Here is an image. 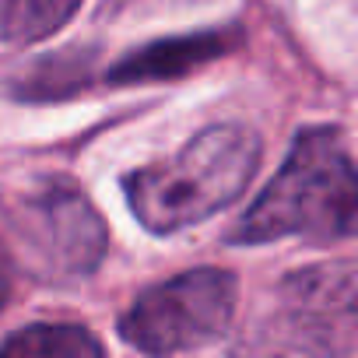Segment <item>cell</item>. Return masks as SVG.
Segmentation results:
<instances>
[{"instance_id": "277c9868", "label": "cell", "mask_w": 358, "mask_h": 358, "mask_svg": "<svg viewBox=\"0 0 358 358\" xmlns=\"http://www.w3.org/2000/svg\"><path fill=\"white\" fill-rule=\"evenodd\" d=\"M239 278L222 267H194L148 285L120 316V337L144 355H179L222 341L236 320Z\"/></svg>"}, {"instance_id": "7a4b0ae2", "label": "cell", "mask_w": 358, "mask_h": 358, "mask_svg": "<svg viewBox=\"0 0 358 358\" xmlns=\"http://www.w3.org/2000/svg\"><path fill=\"white\" fill-rule=\"evenodd\" d=\"M264 144L243 123L201 130L176 155L123 176L134 218L151 236H176L236 204L260 169Z\"/></svg>"}, {"instance_id": "8fae6325", "label": "cell", "mask_w": 358, "mask_h": 358, "mask_svg": "<svg viewBox=\"0 0 358 358\" xmlns=\"http://www.w3.org/2000/svg\"><path fill=\"white\" fill-rule=\"evenodd\" d=\"M8 295H11V257H8L4 246H0V309H4Z\"/></svg>"}, {"instance_id": "5b68a950", "label": "cell", "mask_w": 358, "mask_h": 358, "mask_svg": "<svg viewBox=\"0 0 358 358\" xmlns=\"http://www.w3.org/2000/svg\"><path fill=\"white\" fill-rule=\"evenodd\" d=\"M288 306V334L299 351H355V264L334 260L292 271L281 285Z\"/></svg>"}, {"instance_id": "3957f363", "label": "cell", "mask_w": 358, "mask_h": 358, "mask_svg": "<svg viewBox=\"0 0 358 358\" xmlns=\"http://www.w3.org/2000/svg\"><path fill=\"white\" fill-rule=\"evenodd\" d=\"M0 225L15 260L43 281L92 278L106 257L109 229L71 176H25L0 190ZM8 253V257H11Z\"/></svg>"}, {"instance_id": "30bf717a", "label": "cell", "mask_w": 358, "mask_h": 358, "mask_svg": "<svg viewBox=\"0 0 358 358\" xmlns=\"http://www.w3.org/2000/svg\"><path fill=\"white\" fill-rule=\"evenodd\" d=\"M194 4H208V0H102L99 18L127 22L134 15H148V11H158V8H194Z\"/></svg>"}, {"instance_id": "9c48e42d", "label": "cell", "mask_w": 358, "mask_h": 358, "mask_svg": "<svg viewBox=\"0 0 358 358\" xmlns=\"http://www.w3.org/2000/svg\"><path fill=\"white\" fill-rule=\"evenodd\" d=\"M81 0H0V39L8 46H36L60 32Z\"/></svg>"}, {"instance_id": "8992f818", "label": "cell", "mask_w": 358, "mask_h": 358, "mask_svg": "<svg viewBox=\"0 0 358 358\" xmlns=\"http://www.w3.org/2000/svg\"><path fill=\"white\" fill-rule=\"evenodd\" d=\"M243 29L225 25V29H201V32H183V36H165L155 43H144L130 53H123L102 81L109 88H130V85H151V81H179L243 46Z\"/></svg>"}, {"instance_id": "6da1fadb", "label": "cell", "mask_w": 358, "mask_h": 358, "mask_svg": "<svg viewBox=\"0 0 358 358\" xmlns=\"http://www.w3.org/2000/svg\"><path fill=\"white\" fill-rule=\"evenodd\" d=\"M358 179L348 137L337 127L299 130L264 194L232 225L229 243L264 246L278 239L341 243L355 236Z\"/></svg>"}, {"instance_id": "52a82bcc", "label": "cell", "mask_w": 358, "mask_h": 358, "mask_svg": "<svg viewBox=\"0 0 358 358\" xmlns=\"http://www.w3.org/2000/svg\"><path fill=\"white\" fill-rule=\"evenodd\" d=\"M92 64H95V53L81 50V46H67L60 53L39 57L32 67L15 74L11 95L25 99V102H60V99H71V95H78V92H85L92 85V74H95Z\"/></svg>"}, {"instance_id": "ba28073f", "label": "cell", "mask_w": 358, "mask_h": 358, "mask_svg": "<svg viewBox=\"0 0 358 358\" xmlns=\"http://www.w3.org/2000/svg\"><path fill=\"white\" fill-rule=\"evenodd\" d=\"M102 341L81 323H29L0 341V355L18 358H99Z\"/></svg>"}]
</instances>
